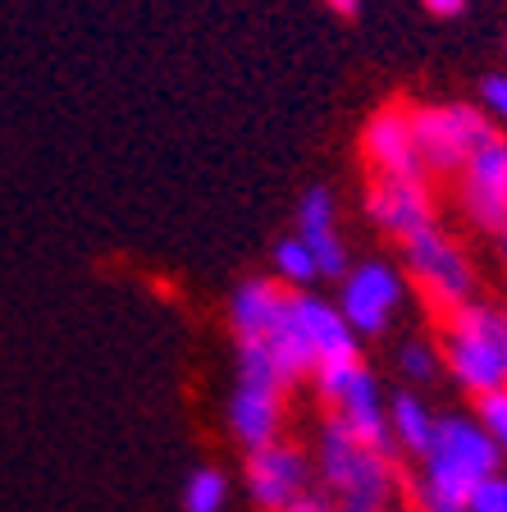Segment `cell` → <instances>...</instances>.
Masks as SVG:
<instances>
[{
    "label": "cell",
    "mask_w": 507,
    "mask_h": 512,
    "mask_svg": "<svg viewBox=\"0 0 507 512\" xmlns=\"http://www.w3.org/2000/svg\"><path fill=\"white\" fill-rule=\"evenodd\" d=\"M466 512H507V476L503 471L480 480L476 490H471V499H466Z\"/></svg>",
    "instance_id": "cell-21"
},
{
    "label": "cell",
    "mask_w": 507,
    "mask_h": 512,
    "mask_svg": "<svg viewBox=\"0 0 507 512\" xmlns=\"http://www.w3.org/2000/svg\"><path fill=\"white\" fill-rule=\"evenodd\" d=\"M425 14H434V19H457V14L466 10V0H421Z\"/></svg>",
    "instance_id": "cell-23"
},
{
    "label": "cell",
    "mask_w": 507,
    "mask_h": 512,
    "mask_svg": "<svg viewBox=\"0 0 507 512\" xmlns=\"http://www.w3.org/2000/svg\"><path fill=\"white\" fill-rule=\"evenodd\" d=\"M503 471V453L471 416H439L434 439L421 453V512H466V499L485 476Z\"/></svg>",
    "instance_id": "cell-1"
},
{
    "label": "cell",
    "mask_w": 507,
    "mask_h": 512,
    "mask_svg": "<svg viewBox=\"0 0 507 512\" xmlns=\"http://www.w3.org/2000/svg\"><path fill=\"white\" fill-rule=\"evenodd\" d=\"M402 261H407V275H412V284L421 288L425 298H430V307H439L448 316V311L466 307V302H476V261L466 256V247L457 243L453 234H444L439 224H430V229H421L416 238H407L402 243Z\"/></svg>",
    "instance_id": "cell-7"
},
{
    "label": "cell",
    "mask_w": 507,
    "mask_h": 512,
    "mask_svg": "<svg viewBox=\"0 0 507 512\" xmlns=\"http://www.w3.org/2000/svg\"><path fill=\"white\" fill-rule=\"evenodd\" d=\"M288 512H334V508H329L325 494H302V499H297Z\"/></svg>",
    "instance_id": "cell-24"
},
{
    "label": "cell",
    "mask_w": 507,
    "mask_h": 512,
    "mask_svg": "<svg viewBox=\"0 0 507 512\" xmlns=\"http://www.w3.org/2000/svg\"><path fill=\"white\" fill-rule=\"evenodd\" d=\"M229 426H233V435H238V444H243L247 453L275 444L279 430H284V389L238 380L233 403H229Z\"/></svg>",
    "instance_id": "cell-15"
},
{
    "label": "cell",
    "mask_w": 507,
    "mask_h": 512,
    "mask_svg": "<svg viewBox=\"0 0 507 512\" xmlns=\"http://www.w3.org/2000/svg\"><path fill=\"white\" fill-rule=\"evenodd\" d=\"M311 380H316L320 403L329 407V421H338L352 439L380 448V453H398L393 430H389V403L380 398V384L361 366V357L357 362L325 366V371H316Z\"/></svg>",
    "instance_id": "cell-6"
},
{
    "label": "cell",
    "mask_w": 507,
    "mask_h": 512,
    "mask_svg": "<svg viewBox=\"0 0 507 512\" xmlns=\"http://www.w3.org/2000/svg\"><path fill=\"white\" fill-rule=\"evenodd\" d=\"M361 156L375 170V179H425L421 151L412 138V106L389 101L361 128Z\"/></svg>",
    "instance_id": "cell-10"
},
{
    "label": "cell",
    "mask_w": 507,
    "mask_h": 512,
    "mask_svg": "<svg viewBox=\"0 0 507 512\" xmlns=\"http://www.w3.org/2000/svg\"><path fill=\"white\" fill-rule=\"evenodd\" d=\"M316 476L334 512H393L398 467L393 453L352 439L338 421H325L316 439Z\"/></svg>",
    "instance_id": "cell-3"
},
{
    "label": "cell",
    "mask_w": 507,
    "mask_h": 512,
    "mask_svg": "<svg viewBox=\"0 0 507 512\" xmlns=\"http://www.w3.org/2000/svg\"><path fill=\"white\" fill-rule=\"evenodd\" d=\"M412 138L425 174H462L466 160L498 138L485 110L448 101V106H412Z\"/></svg>",
    "instance_id": "cell-5"
},
{
    "label": "cell",
    "mask_w": 507,
    "mask_h": 512,
    "mask_svg": "<svg viewBox=\"0 0 507 512\" xmlns=\"http://www.w3.org/2000/svg\"><path fill=\"white\" fill-rule=\"evenodd\" d=\"M434 426H439V416L421 403L416 394H393L389 398V430H393V444L407 448L421 458L425 444L434 439Z\"/></svg>",
    "instance_id": "cell-16"
},
{
    "label": "cell",
    "mask_w": 507,
    "mask_h": 512,
    "mask_svg": "<svg viewBox=\"0 0 507 512\" xmlns=\"http://www.w3.org/2000/svg\"><path fill=\"white\" fill-rule=\"evenodd\" d=\"M480 110L489 119H507V74H489L480 83Z\"/></svg>",
    "instance_id": "cell-22"
},
{
    "label": "cell",
    "mask_w": 507,
    "mask_h": 512,
    "mask_svg": "<svg viewBox=\"0 0 507 512\" xmlns=\"http://www.w3.org/2000/svg\"><path fill=\"white\" fill-rule=\"evenodd\" d=\"M476 421L485 426V435L498 444V453L507 458V389H498V394H485L476 398Z\"/></svg>",
    "instance_id": "cell-19"
},
{
    "label": "cell",
    "mask_w": 507,
    "mask_h": 512,
    "mask_svg": "<svg viewBox=\"0 0 507 512\" xmlns=\"http://www.w3.org/2000/svg\"><path fill=\"white\" fill-rule=\"evenodd\" d=\"M311 476H316L311 458L284 439L247 453V494L261 512H288L302 494H311Z\"/></svg>",
    "instance_id": "cell-9"
},
{
    "label": "cell",
    "mask_w": 507,
    "mask_h": 512,
    "mask_svg": "<svg viewBox=\"0 0 507 512\" xmlns=\"http://www.w3.org/2000/svg\"><path fill=\"white\" fill-rule=\"evenodd\" d=\"M297 238L311 252L320 279H343L348 275V243L338 234V206L329 188H307L297 202Z\"/></svg>",
    "instance_id": "cell-13"
},
{
    "label": "cell",
    "mask_w": 507,
    "mask_h": 512,
    "mask_svg": "<svg viewBox=\"0 0 507 512\" xmlns=\"http://www.w3.org/2000/svg\"><path fill=\"white\" fill-rule=\"evenodd\" d=\"M229 325L238 343H256L270 357L284 389L316 375L311 352L302 343V330H297V293H288L279 279H243L233 288Z\"/></svg>",
    "instance_id": "cell-2"
},
{
    "label": "cell",
    "mask_w": 507,
    "mask_h": 512,
    "mask_svg": "<svg viewBox=\"0 0 507 512\" xmlns=\"http://www.w3.org/2000/svg\"><path fill=\"white\" fill-rule=\"evenodd\" d=\"M444 366L466 394L507 389V311L489 302H466L444 316Z\"/></svg>",
    "instance_id": "cell-4"
},
{
    "label": "cell",
    "mask_w": 507,
    "mask_h": 512,
    "mask_svg": "<svg viewBox=\"0 0 507 512\" xmlns=\"http://www.w3.org/2000/svg\"><path fill=\"white\" fill-rule=\"evenodd\" d=\"M402 302H407V279L389 261H361L343 275L338 311L352 325V334H384Z\"/></svg>",
    "instance_id": "cell-8"
},
{
    "label": "cell",
    "mask_w": 507,
    "mask_h": 512,
    "mask_svg": "<svg viewBox=\"0 0 507 512\" xmlns=\"http://www.w3.org/2000/svg\"><path fill=\"white\" fill-rule=\"evenodd\" d=\"M229 503V476L215 467H197L183 485V512H224Z\"/></svg>",
    "instance_id": "cell-17"
},
{
    "label": "cell",
    "mask_w": 507,
    "mask_h": 512,
    "mask_svg": "<svg viewBox=\"0 0 507 512\" xmlns=\"http://www.w3.org/2000/svg\"><path fill=\"white\" fill-rule=\"evenodd\" d=\"M398 366H402L407 380H430V375L439 371V352H434L430 343H421V339H407L398 348Z\"/></svg>",
    "instance_id": "cell-20"
},
{
    "label": "cell",
    "mask_w": 507,
    "mask_h": 512,
    "mask_svg": "<svg viewBox=\"0 0 507 512\" xmlns=\"http://www.w3.org/2000/svg\"><path fill=\"white\" fill-rule=\"evenodd\" d=\"M457 206L476 229L498 234L507 224V142L494 138L466 160V170L457 174Z\"/></svg>",
    "instance_id": "cell-11"
},
{
    "label": "cell",
    "mask_w": 507,
    "mask_h": 512,
    "mask_svg": "<svg viewBox=\"0 0 507 512\" xmlns=\"http://www.w3.org/2000/svg\"><path fill=\"white\" fill-rule=\"evenodd\" d=\"M366 220L384 238H416L434 224V192L425 179H370L366 188Z\"/></svg>",
    "instance_id": "cell-12"
},
{
    "label": "cell",
    "mask_w": 507,
    "mask_h": 512,
    "mask_svg": "<svg viewBox=\"0 0 507 512\" xmlns=\"http://www.w3.org/2000/svg\"><path fill=\"white\" fill-rule=\"evenodd\" d=\"M297 330H302V343H307L316 371L338 362H357V334L343 320L338 302H325L316 293H297Z\"/></svg>",
    "instance_id": "cell-14"
},
{
    "label": "cell",
    "mask_w": 507,
    "mask_h": 512,
    "mask_svg": "<svg viewBox=\"0 0 507 512\" xmlns=\"http://www.w3.org/2000/svg\"><path fill=\"white\" fill-rule=\"evenodd\" d=\"M325 5H329V10H334V14H348V19L361 10V0H325Z\"/></svg>",
    "instance_id": "cell-25"
},
{
    "label": "cell",
    "mask_w": 507,
    "mask_h": 512,
    "mask_svg": "<svg viewBox=\"0 0 507 512\" xmlns=\"http://www.w3.org/2000/svg\"><path fill=\"white\" fill-rule=\"evenodd\" d=\"M275 270H279V284L284 288H311L320 279L316 261H311V252L302 247L297 234H288L275 243Z\"/></svg>",
    "instance_id": "cell-18"
}]
</instances>
